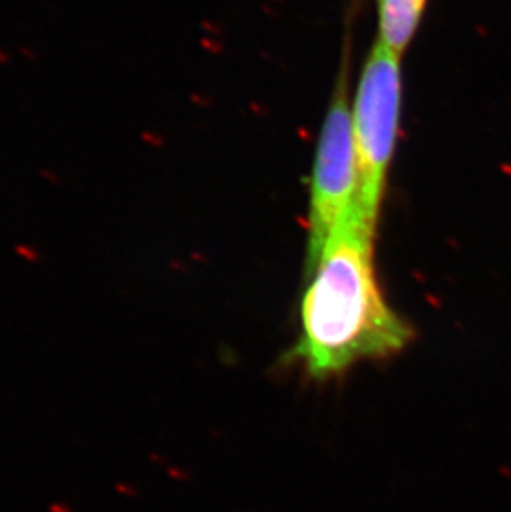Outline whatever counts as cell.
Here are the masks:
<instances>
[{"label": "cell", "mask_w": 511, "mask_h": 512, "mask_svg": "<svg viewBox=\"0 0 511 512\" xmlns=\"http://www.w3.org/2000/svg\"><path fill=\"white\" fill-rule=\"evenodd\" d=\"M375 224L357 201L306 264L299 335L287 360L312 381L400 355L415 330L385 300L375 270Z\"/></svg>", "instance_id": "6da1fadb"}, {"label": "cell", "mask_w": 511, "mask_h": 512, "mask_svg": "<svg viewBox=\"0 0 511 512\" xmlns=\"http://www.w3.org/2000/svg\"><path fill=\"white\" fill-rule=\"evenodd\" d=\"M400 108V55L378 40L363 66L352 110L358 174L357 204L375 226L399 135Z\"/></svg>", "instance_id": "7a4b0ae2"}, {"label": "cell", "mask_w": 511, "mask_h": 512, "mask_svg": "<svg viewBox=\"0 0 511 512\" xmlns=\"http://www.w3.org/2000/svg\"><path fill=\"white\" fill-rule=\"evenodd\" d=\"M347 83V65L344 63L325 115L312 171L306 264L319 255L332 231L357 201V156Z\"/></svg>", "instance_id": "3957f363"}, {"label": "cell", "mask_w": 511, "mask_h": 512, "mask_svg": "<svg viewBox=\"0 0 511 512\" xmlns=\"http://www.w3.org/2000/svg\"><path fill=\"white\" fill-rule=\"evenodd\" d=\"M428 0H377L378 40L402 55L413 39Z\"/></svg>", "instance_id": "277c9868"}, {"label": "cell", "mask_w": 511, "mask_h": 512, "mask_svg": "<svg viewBox=\"0 0 511 512\" xmlns=\"http://www.w3.org/2000/svg\"><path fill=\"white\" fill-rule=\"evenodd\" d=\"M15 252L18 255H22V257L28 259V260H37L40 257L39 250H37L35 247H32V245H27V244H18L15 247Z\"/></svg>", "instance_id": "5b68a950"}, {"label": "cell", "mask_w": 511, "mask_h": 512, "mask_svg": "<svg viewBox=\"0 0 511 512\" xmlns=\"http://www.w3.org/2000/svg\"><path fill=\"white\" fill-rule=\"evenodd\" d=\"M40 176L45 179L47 183H50V184H60L61 183V178L58 176V173L53 169H42L40 171Z\"/></svg>", "instance_id": "8992f818"}, {"label": "cell", "mask_w": 511, "mask_h": 512, "mask_svg": "<svg viewBox=\"0 0 511 512\" xmlns=\"http://www.w3.org/2000/svg\"><path fill=\"white\" fill-rule=\"evenodd\" d=\"M18 51H20V55L23 56V58H27V60H30V61L37 60V53H35L34 48H28V47H20Z\"/></svg>", "instance_id": "52a82bcc"}, {"label": "cell", "mask_w": 511, "mask_h": 512, "mask_svg": "<svg viewBox=\"0 0 511 512\" xmlns=\"http://www.w3.org/2000/svg\"><path fill=\"white\" fill-rule=\"evenodd\" d=\"M8 63H10V55H8V51L0 48V65H8Z\"/></svg>", "instance_id": "ba28073f"}]
</instances>
